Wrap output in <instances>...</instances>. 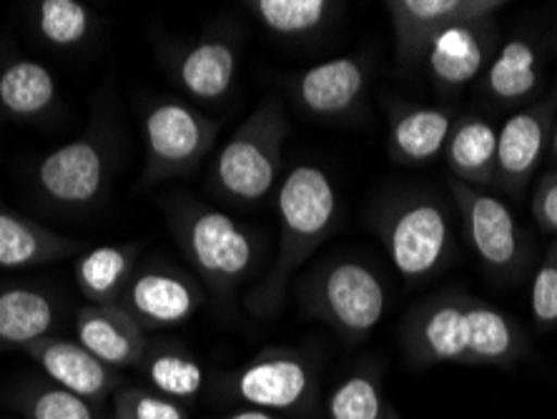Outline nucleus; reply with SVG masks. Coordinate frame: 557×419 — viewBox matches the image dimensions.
<instances>
[{
  "instance_id": "nucleus-14",
  "label": "nucleus",
  "mask_w": 557,
  "mask_h": 419,
  "mask_svg": "<svg viewBox=\"0 0 557 419\" xmlns=\"http://www.w3.org/2000/svg\"><path fill=\"white\" fill-rule=\"evenodd\" d=\"M370 84V69L359 56L317 63L292 84L297 103L314 119H342L357 111Z\"/></svg>"
},
{
  "instance_id": "nucleus-29",
  "label": "nucleus",
  "mask_w": 557,
  "mask_h": 419,
  "mask_svg": "<svg viewBox=\"0 0 557 419\" xmlns=\"http://www.w3.org/2000/svg\"><path fill=\"white\" fill-rule=\"evenodd\" d=\"M36 28L55 48H76L91 36L94 15L78 0H40L36 3Z\"/></svg>"
},
{
  "instance_id": "nucleus-30",
  "label": "nucleus",
  "mask_w": 557,
  "mask_h": 419,
  "mask_svg": "<svg viewBox=\"0 0 557 419\" xmlns=\"http://www.w3.org/2000/svg\"><path fill=\"white\" fill-rule=\"evenodd\" d=\"M21 412L26 419H98L91 402L55 387L53 382H38L21 394Z\"/></svg>"
},
{
  "instance_id": "nucleus-10",
  "label": "nucleus",
  "mask_w": 557,
  "mask_h": 419,
  "mask_svg": "<svg viewBox=\"0 0 557 419\" xmlns=\"http://www.w3.org/2000/svg\"><path fill=\"white\" fill-rule=\"evenodd\" d=\"M232 392L264 412H305L317 394V372L301 352L269 347L236 369Z\"/></svg>"
},
{
  "instance_id": "nucleus-32",
  "label": "nucleus",
  "mask_w": 557,
  "mask_h": 419,
  "mask_svg": "<svg viewBox=\"0 0 557 419\" xmlns=\"http://www.w3.org/2000/svg\"><path fill=\"white\" fill-rule=\"evenodd\" d=\"M116 415L124 419H188L182 402L163 397L159 392L124 390L116 394Z\"/></svg>"
},
{
  "instance_id": "nucleus-33",
  "label": "nucleus",
  "mask_w": 557,
  "mask_h": 419,
  "mask_svg": "<svg viewBox=\"0 0 557 419\" xmlns=\"http://www.w3.org/2000/svg\"><path fill=\"white\" fill-rule=\"evenodd\" d=\"M530 211L543 234L557 236V171H547L532 188Z\"/></svg>"
},
{
  "instance_id": "nucleus-28",
  "label": "nucleus",
  "mask_w": 557,
  "mask_h": 419,
  "mask_svg": "<svg viewBox=\"0 0 557 419\" xmlns=\"http://www.w3.org/2000/svg\"><path fill=\"white\" fill-rule=\"evenodd\" d=\"M326 415L330 419H399L384 397L376 374L364 369L349 374L334 387Z\"/></svg>"
},
{
  "instance_id": "nucleus-22",
  "label": "nucleus",
  "mask_w": 557,
  "mask_h": 419,
  "mask_svg": "<svg viewBox=\"0 0 557 419\" xmlns=\"http://www.w3.org/2000/svg\"><path fill=\"white\" fill-rule=\"evenodd\" d=\"M445 159L449 176L474 188L495 186L497 163V128L480 116H465L455 121L447 138Z\"/></svg>"
},
{
  "instance_id": "nucleus-1",
  "label": "nucleus",
  "mask_w": 557,
  "mask_h": 419,
  "mask_svg": "<svg viewBox=\"0 0 557 419\" xmlns=\"http://www.w3.org/2000/svg\"><path fill=\"white\" fill-rule=\"evenodd\" d=\"M405 349L420 367L442 361L510 367L525 355L528 340L495 304L453 292L417 304L405 324Z\"/></svg>"
},
{
  "instance_id": "nucleus-36",
  "label": "nucleus",
  "mask_w": 557,
  "mask_h": 419,
  "mask_svg": "<svg viewBox=\"0 0 557 419\" xmlns=\"http://www.w3.org/2000/svg\"><path fill=\"white\" fill-rule=\"evenodd\" d=\"M111 419H124V417H119V415H113V417H111Z\"/></svg>"
},
{
  "instance_id": "nucleus-24",
  "label": "nucleus",
  "mask_w": 557,
  "mask_h": 419,
  "mask_svg": "<svg viewBox=\"0 0 557 419\" xmlns=\"http://www.w3.org/2000/svg\"><path fill=\"white\" fill-rule=\"evenodd\" d=\"M540 56L525 38H512L493 56L485 71V90L499 106H518L540 86Z\"/></svg>"
},
{
  "instance_id": "nucleus-20",
  "label": "nucleus",
  "mask_w": 557,
  "mask_h": 419,
  "mask_svg": "<svg viewBox=\"0 0 557 419\" xmlns=\"http://www.w3.org/2000/svg\"><path fill=\"white\" fill-rule=\"evenodd\" d=\"M84 244L55 234L23 213L0 207V269H33L69 259Z\"/></svg>"
},
{
  "instance_id": "nucleus-15",
  "label": "nucleus",
  "mask_w": 557,
  "mask_h": 419,
  "mask_svg": "<svg viewBox=\"0 0 557 419\" xmlns=\"http://www.w3.org/2000/svg\"><path fill=\"white\" fill-rule=\"evenodd\" d=\"M495 19L462 23L442 33L424 53L434 86L455 90L472 84L493 61Z\"/></svg>"
},
{
  "instance_id": "nucleus-23",
  "label": "nucleus",
  "mask_w": 557,
  "mask_h": 419,
  "mask_svg": "<svg viewBox=\"0 0 557 419\" xmlns=\"http://www.w3.org/2000/svg\"><path fill=\"white\" fill-rule=\"evenodd\" d=\"M136 257L138 249L131 244H106L88 249L73 271L81 294L91 304H119L131 276L136 274Z\"/></svg>"
},
{
  "instance_id": "nucleus-13",
  "label": "nucleus",
  "mask_w": 557,
  "mask_h": 419,
  "mask_svg": "<svg viewBox=\"0 0 557 419\" xmlns=\"http://www.w3.org/2000/svg\"><path fill=\"white\" fill-rule=\"evenodd\" d=\"M119 304L144 330H169L186 324L199 311L203 294L182 271L151 267L131 276Z\"/></svg>"
},
{
  "instance_id": "nucleus-27",
  "label": "nucleus",
  "mask_w": 557,
  "mask_h": 419,
  "mask_svg": "<svg viewBox=\"0 0 557 419\" xmlns=\"http://www.w3.org/2000/svg\"><path fill=\"white\" fill-rule=\"evenodd\" d=\"M153 392L174 402H191L203 387V367L188 352L176 347H153L141 361Z\"/></svg>"
},
{
  "instance_id": "nucleus-17",
  "label": "nucleus",
  "mask_w": 557,
  "mask_h": 419,
  "mask_svg": "<svg viewBox=\"0 0 557 419\" xmlns=\"http://www.w3.org/2000/svg\"><path fill=\"white\" fill-rule=\"evenodd\" d=\"M26 355L36 361L40 372L53 382L55 387L76 394V397L91 402H103L111 390L116 387V374L106 367L101 359L94 357L78 342L61 340V336H46L30 344Z\"/></svg>"
},
{
  "instance_id": "nucleus-5",
  "label": "nucleus",
  "mask_w": 557,
  "mask_h": 419,
  "mask_svg": "<svg viewBox=\"0 0 557 419\" xmlns=\"http://www.w3.org/2000/svg\"><path fill=\"white\" fill-rule=\"evenodd\" d=\"M301 307L334 332L359 342L374 332L387 311V289L364 261L330 259L309 271L299 286Z\"/></svg>"
},
{
  "instance_id": "nucleus-26",
  "label": "nucleus",
  "mask_w": 557,
  "mask_h": 419,
  "mask_svg": "<svg viewBox=\"0 0 557 419\" xmlns=\"http://www.w3.org/2000/svg\"><path fill=\"white\" fill-rule=\"evenodd\" d=\"M247 8L274 36L305 38L322 30L342 5L330 0H251Z\"/></svg>"
},
{
  "instance_id": "nucleus-21",
  "label": "nucleus",
  "mask_w": 557,
  "mask_h": 419,
  "mask_svg": "<svg viewBox=\"0 0 557 419\" xmlns=\"http://www.w3.org/2000/svg\"><path fill=\"white\" fill-rule=\"evenodd\" d=\"M59 322V304L38 286H0V352H26Z\"/></svg>"
},
{
  "instance_id": "nucleus-12",
  "label": "nucleus",
  "mask_w": 557,
  "mask_h": 419,
  "mask_svg": "<svg viewBox=\"0 0 557 419\" xmlns=\"http://www.w3.org/2000/svg\"><path fill=\"white\" fill-rule=\"evenodd\" d=\"M384 5L395 28L397 56L407 65L424 61L432 40L445 30L495 19L505 8L497 0H387Z\"/></svg>"
},
{
  "instance_id": "nucleus-19",
  "label": "nucleus",
  "mask_w": 557,
  "mask_h": 419,
  "mask_svg": "<svg viewBox=\"0 0 557 419\" xmlns=\"http://www.w3.org/2000/svg\"><path fill=\"white\" fill-rule=\"evenodd\" d=\"M389 153L407 167H420L445 153L455 119L445 109L392 101L389 111Z\"/></svg>"
},
{
  "instance_id": "nucleus-6",
  "label": "nucleus",
  "mask_w": 557,
  "mask_h": 419,
  "mask_svg": "<svg viewBox=\"0 0 557 419\" xmlns=\"http://www.w3.org/2000/svg\"><path fill=\"white\" fill-rule=\"evenodd\" d=\"M380 234L392 267L407 284L428 282L455 251L453 221L434 196L409 194L397 199L384 211Z\"/></svg>"
},
{
  "instance_id": "nucleus-2",
  "label": "nucleus",
  "mask_w": 557,
  "mask_h": 419,
  "mask_svg": "<svg viewBox=\"0 0 557 419\" xmlns=\"http://www.w3.org/2000/svg\"><path fill=\"white\" fill-rule=\"evenodd\" d=\"M278 246L264 282L251 292L247 307L259 317H272L282 307L286 286L307 259L324 244L337 224V192L326 171L311 163L294 167L278 186Z\"/></svg>"
},
{
  "instance_id": "nucleus-25",
  "label": "nucleus",
  "mask_w": 557,
  "mask_h": 419,
  "mask_svg": "<svg viewBox=\"0 0 557 419\" xmlns=\"http://www.w3.org/2000/svg\"><path fill=\"white\" fill-rule=\"evenodd\" d=\"M59 96L53 73L44 63L15 59L0 71V109L15 121H33L51 111Z\"/></svg>"
},
{
  "instance_id": "nucleus-4",
  "label": "nucleus",
  "mask_w": 557,
  "mask_h": 419,
  "mask_svg": "<svg viewBox=\"0 0 557 419\" xmlns=\"http://www.w3.org/2000/svg\"><path fill=\"white\" fill-rule=\"evenodd\" d=\"M289 134L284 106L267 98L228 136L211 169V188L232 207H259L278 184L284 138Z\"/></svg>"
},
{
  "instance_id": "nucleus-7",
  "label": "nucleus",
  "mask_w": 557,
  "mask_h": 419,
  "mask_svg": "<svg viewBox=\"0 0 557 419\" xmlns=\"http://www.w3.org/2000/svg\"><path fill=\"white\" fill-rule=\"evenodd\" d=\"M219 126L178 98H161L146 109L144 184L191 176L216 141Z\"/></svg>"
},
{
  "instance_id": "nucleus-35",
  "label": "nucleus",
  "mask_w": 557,
  "mask_h": 419,
  "mask_svg": "<svg viewBox=\"0 0 557 419\" xmlns=\"http://www.w3.org/2000/svg\"><path fill=\"white\" fill-rule=\"evenodd\" d=\"M547 151H550L553 163H555V171H557V116H555L553 131H550V146H547Z\"/></svg>"
},
{
  "instance_id": "nucleus-9",
  "label": "nucleus",
  "mask_w": 557,
  "mask_h": 419,
  "mask_svg": "<svg viewBox=\"0 0 557 419\" xmlns=\"http://www.w3.org/2000/svg\"><path fill=\"white\" fill-rule=\"evenodd\" d=\"M111 176V144L103 131L46 153L36 167V188L44 199L63 209H88L101 199Z\"/></svg>"
},
{
  "instance_id": "nucleus-16",
  "label": "nucleus",
  "mask_w": 557,
  "mask_h": 419,
  "mask_svg": "<svg viewBox=\"0 0 557 419\" xmlns=\"http://www.w3.org/2000/svg\"><path fill=\"white\" fill-rule=\"evenodd\" d=\"M76 334L81 347L111 369L141 365L151 349L146 330L121 304H88L76 317Z\"/></svg>"
},
{
  "instance_id": "nucleus-31",
  "label": "nucleus",
  "mask_w": 557,
  "mask_h": 419,
  "mask_svg": "<svg viewBox=\"0 0 557 419\" xmlns=\"http://www.w3.org/2000/svg\"><path fill=\"white\" fill-rule=\"evenodd\" d=\"M530 311L532 322L540 330H553V326H557V236L547 246L545 257L535 269V276H532Z\"/></svg>"
},
{
  "instance_id": "nucleus-8",
  "label": "nucleus",
  "mask_w": 557,
  "mask_h": 419,
  "mask_svg": "<svg viewBox=\"0 0 557 419\" xmlns=\"http://www.w3.org/2000/svg\"><path fill=\"white\" fill-rule=\"evenodd\" d=\"M447 188L462 217L465 236L474 257L499 282H512L522 274L528 246L512 209L485 188L467 186L447 176Z\"/></svg>"
},
{
  "instance_id": "nucleus-11",
  "label": "nucleus",
  "mask_w": 557,
  "mask_h": 419,
  "mask_svg": "<svg viewBox=\"0 0 557 419\" xmlns=\"http://www.w3.org/2000/svg\"><path fill=\"white\" fill-rule=\"evenodd\" d=\"M557 116V86L543 101L515 111L497 131L495 186L520 199L550 146V131Z\"/></svg>"
},
{
  "instance_id": "nucleus-3",
  "label": "nucleus",
  "mask_w": 557,
  "mask_h": 419,
  "mask_svg": "<svg viewBox=\"0 0 557 419\" xmlns=\"http://www.w3.org/2000/svg\"><path fill=\"white\" fill-rule=\"evenodd\" d=\"M166 217L178 249L216 297L226 299L253 271L257 239L226 211L194 199H171Z\"/></svg>"
},
{
  "instance_id": "nucleus-34",
  "label": "nucleus",
  "mask_w": 557,
  "mask_h": 419,
  "mask_svg": "<svg viewBox=\"0 0 557 419\" xmlns=\"http://www.w3.org/2000/svg\"><path fill=\"white\" fill-rule=\"evenodd\" d=\"M221 419H278V417L272 412H264V409H242V412L226 415Z\"/></svg>"
},
{
  "instance_id": "nucleus-18",
  "label": "nucleus",
  "mask_w": 557,
  "mask_h": 419,
  "mask_svg": "<svg viewBox=\"0 0 557 419\" xmlns=\"http://www.w3.org/2000/svg\"><path fill=\"white\" fill-rule=\"evenodd\" d=\"M239 51L228 38H201L171 59V73L186 96L199 103H221L232 94Z\"/></svg>"
}]
</instances>
